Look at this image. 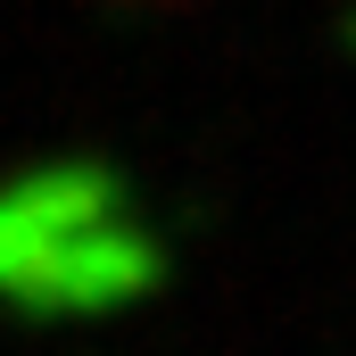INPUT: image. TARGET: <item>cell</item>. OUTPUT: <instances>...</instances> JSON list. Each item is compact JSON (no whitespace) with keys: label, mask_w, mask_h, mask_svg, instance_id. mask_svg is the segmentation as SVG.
<instances>
[{"label":"cell","mask_w":356,"mask_h":356,"mask_svg":"<svg viewBox=\"0 0 356 356\" xmlns=\"http://www.w3.org/2000/svg\"><path fill=\"white\" fill-rule=\"evenodd\" d=\"M166 232L108 158H33L0 175V307L25 323H99L158 298Z\"/></svg>","instance_id":"obj_1"}]
</instances>
